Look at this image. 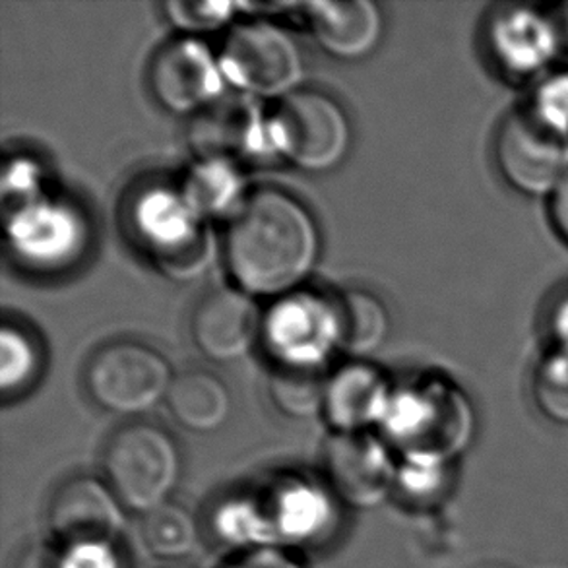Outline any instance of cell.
<instances>
[{"label": "cell", "mask_w": 568, "mask_h": 568, "mask_svg": "<svg viewBox=\"0 0 568 568\" xmlns=\"http://www.w3.org/2000/svg\"><path fill=\"white\" fill-rule=\"evenodd\" d=\"M225 264L251 297H287L315 270L321 233L292 194L262 189L246 199L225 235Z\"/></svg>", "instance_id": "cell-1"}, {"label": "cell", "mask_w": 568, "mask_h": 568, "mask_svg": "<svg viewBox=\"0 0 568 568\" xmlns=\"http://www.w3.org/2000/svg\"><path fill=\"white\" fill-rule=\"evenodd\" d=\"M384 425L406 462L453 466L474 440L476 414L458 386L433 378L394 394Z\"/></svg>", "instance_id": "cell-2"}, {"label": "cell", "mask_w": 568, "mask_h": 568, "mask_svg": "<svg viewBox=\"0 0 568 568\" xmlns=\"http://www.w3.org/2000/svg\"><path fill=\"white\" fill-rule=\"evenodd\" d=\"M272 150L305 173H326L346 160L352 124L338 101L315 90H300L280 101L266 123Z\"/></svg>", "instance_id": "cell-3"}, {"label": "cell", "mask_w": 568, "mask_h": 568, "mask_svg": "<svg viewBox=\"0 0 568 568\" xmlns=\"http://www.w3.org/2000/svg\"><path fill=\"white\" fill-rule=\"evenodd\" d=\"M105 484L124 508L146 515L170 503L179 476L181 456L175 440L150 423H131L111 437L103 456Z\"/></svg>", "instance_id": "cell-4"}, {"label": "cell", "mask_w": 568, "mask_h": 568, "mask_svg": "<svg viewBox=\"0 0 568 568\" xmlns=\"http://www.w3.org/2000/svg\"><path fill=\"white\" fill-rule=\"evenodd\" d=\"M217 59L227 84L253 98L285 100L300 92L305 77V59L295 38L264 18L237 23Z\"/></svg>", "instance_id": "cell-5"}, {"label": "cell", "mask_w": 568, "mask_h": 568, "mask_svg": "<svg viewBox=\"0 0 568 568\" xmlns=\"http://www.w3.org/2000/svg\"><path fill=\"white\" fill-rule=\"evenodd\" d=\"M175 375L154 347L113 342L95 352L85 369V388L109 414L142 415L168 399Z\"/></svg>", "instance_id": "cell-6"}, {"label": "cell", "mask_w": 568, "mask_h": 568, "mask_svg": "<svg viewBox=\"0 0 568 568\" xmlns=\"http://www.w3.org/2000/svg\"><path fill=\"white\" fill-rule=\"evenodd\" d=\"M495 160L513 189L526 196L551 199L568 178V136L526 105L500 123Z\"/></svg>", "instance_id": "cell-7"}, {"label": "cell", "mask_w": 568, "mask_h": 568, "mask_svg": "<svg viewBox=\"0 0 568 568\" xmlns=\"http://www.w3.org/2000/svg\"><path fill=\"white\" fill-rule=\"evenodd\" d=\"M227 80L220 59L202 41L181 38L155 53L150 88L155 101L175 115L204 113L223 100Z\"/></svg>", "instance_id": "cell-8"}, {"label": "cell", "mask_w": 568, "mask_h": 568, "mask_svg": "<svg viewBox=\"0 0 568 568\" xmlns=\"http://www.w3.org/2000/svg\"><path fill=\"white\" fill-rule=\"evenodd\" d=\"M485 45L510 80L546 78L562 51L554 14L534 7H500L485 23Z\"/></svg>", "instance_id": "cell-9"}, {"label": "cell", "mask_w": 568, "mask_h": 568, "mask_svg": "<svg viewBox=\"0 0 568 568\" xmlns=\"http://www.w3.org/2000/svg\"><path fill=\"white\" fill-rule=\"evenodd\" d=\"M47 524L62 549L116 546L123 534L124 507L105 481L72 477L49 500Z\"/></svg>", "instance_id": "cell-10"}, {"label": "cell", "mask_w": 568, "mask_h": 568, "mask_svg": "<svg viewBox=\"0 0 568 568\" xmlns=\"http://www.w3.org/2000/svg\"><path fill=\"white\" fill-rule=\"evenodd\" d=\"M324 471L332 491L359 510L383 505L398 485L388 448L369 433H336L324 448Z\"/></svg>", "instance_id": "cell-11"}, {"label": "cell", "mask_w": 568, "mask_h": 568, "mask_svg": "<svg viewBox=\"0 0 568 568\" xmlns=\"http://www.w3.org/2000/svg\"><path fill=\"white\" fill-rule=\"evenodd\" d=\"M261 307L241 290H215L200 300L191 318L194 346L210 362L233 363L253 352L264 336Z\"/></svg>", "instance_id": "cell-12"}, {"label": "cell", "mask_w": 568, "mask_h": 568, "mask_svg": "<svg viewBox=\"0 0 568 568\" xmlns=\"http://www.w3.org/2000/svg\"><path fill=\"white\" fill-rule=\"evenodd\" d=\"M277 365L323 367L324 357L338 346L336 305L318 297L287 295L264 321V336Z\"/></svg>", "instance_id": "cell-13"}, {"label": "cell", "mask_w": 568, "mask_h": 568, "mask_svg": "<svg viewBox=\"0 0 568 568\" xmlns=\"http://www.w3.org/2000/svg\"><path fill=\"white\" fill-rule=\"evenodd\" d=\"M301 10L318 47L339 61L365 59L383 39V10L373 0H315Z\"/></svg>", "instance_id": "cell-14"}, {"label": "cell", "mask_w": 568, "mask_h": 568, "mask_svg": "<svg viewBox=\"0 0 568 568\" xmlns=\"http://www.w3.org/2000/svg\"><path fill=\"white\" fill-rule=\"evenodd\" d=\"M394 392L381 371L367 363H349L332 375L324 415L336 433H367L384 423Z\"/></svg>", "instance_id": "cell-15"}, {"label": "cell", "mask_w": 568, "mask_h": 568, "mask_svg": "<svg viewBox=\"0 0 568 568\" xmlns=\"http://www.w3.org/2000/svg\"><path fill=\"white\" fill-rule=\"evenodd\" d=\"M192 146L206 162L231 163L270 148L266 124L258 123L253 105L243 98H223L196 116L191 131Z\"/></svg>", "instance_id": "cell-16"}, {"label": "cell", "mask_w": 568, "mask_h": 568, "mask_svg": "<svg viewBox=\"0 0 568 568\" xmlns=\"http://www.w3.org/2000/svg\"><path fill=\"white\" fill-rule=\"evenodd\" d=\"M168 406L183 429L207 435L230 419V390L222 378L207 371H185L173 381Z\"/></svg>", "instance_id": "cell-17"}, {"label": "cell", "mask_w": 568, "mask_h": 568, "mask_svg": "<svg viewBox=\"0 0 568 568\" xmlns=\"http://www.w3.org/2000/svg\"><path fill=\"white\" fill-rule=\"evenodd\" d=\"M338 347L354 359H365L383 347L390 332V315L375 293L347 290L336 303Z\"/></svg>", "instance_id": "cell-18"}, {"label": "cell", "mask_w": 568, "mask_h": 568, "mask_svg": "<svg viewBox=\"0 0 568 568\" xmlns=\"http://www.w3.org/2000/svg\"><path fill=\"white\" fill-rule=\"evenodd\" d=\"M331 375L323 367L277 365L268 383L270 399L277 412L292 419L324 414Z\"/></svg>", "instance_id": "cell-19"}, {"label": "cell", "mask_w": 568, "mask_h": 568, "mask_svg": "<svg viewBox=\"0 0 568 568\" xmlns=\"http://www.w3.org/2000/svg\"><path fill=\"white\" fill-rule=\"evenodd\" d=\"M140 539L158 561H183L199 544V524L175 503H163L142 515Z\"/></svg>", "instance_id": "cell-20"}, {"label": "cell", "mask_w": 568, "mask_h": 568, "mask_svg": "<svg viewBox=\"0 0 568 568\" xmlns=\"http://www.w3.org/2000/svg\"><path fill=\"white\" fill-rule=\"evenodd\" d=\"M531 396L546 419L568 427V352L554 349L539 362L531 377Z\"/></svg>", "instance_id": "cell-21"}, {"label": "cell", "mask_w": 568, "mask_h": 568, "mask_svg": "<svg viewBox=\"0 0 568 568\" xmlns=\"http://www.w3.org/2000/svg\"><path fill=\"white\" fill-rule=\"evenodd\" d=\"M163 14L175 30L185 33V38H196L204 33L222 30L233 20L241 4L233 2H189V0H168L163 2Z\"/></svg>", "instance_id": "cell-22"}, {"label": "cell", "mask_w": 568, "mask_h": 568, "mask_svg": "<svg viewBox=\"0 0 568 568\" xmlns=\"http://www.w3.org/2000/svg\"><path fill=\"white\" fill-rule=\"evenodd\" d=\"M38 347L20 328L7 324L2 328V388L20 390L39 369Z\"/></svg>", "instance_id": "cell-23"}, {"label": "cell", "mask_w": 568, "mask_h": 568, "mask_svg": "<svg viewBox=\"0 0 568 568\" xmlns=\"http://www.w3.org/2000/svg\"><path fill=\"white\" fill-rule=\"evenodd\" d=\"M528 108L544 123L568 136V70L541 78Z\"/></svg>", "instance_id": "cell-24"}, {"label": "cell", "mask_w": 568, "mask_h": 568, "mask_svg": "<svg viewBox=\"0 0 568 568\" xmlns=\"http://www.w3.org/2000/svg\"><path fill=\"white\" fill-rule=\"evenodd\" d=\"M64 568H123L115 546H84L62 549Z\"/></svg>", "instance_id": "cell-25"}, {"label": "cell", "mask_w": 568, "mask_h": 568, "mask_svg": "<svg viewBox=\"0 0 568 568\" xmlns=\"http://www.w3.org/2000/svg\"><path fill=\"white\" fill-rule=\"evenodd\" d=\"M223 568H305L295 557L277 547H254Z\"/></svg>", "instance_id": "cell-26"}, {"label": "cell", "mask_w": 568, "mask_h": 568, "mask_svg": "<svg viewBox=\"0 0 568 568\" xmlns=\"http://www.w3.org/2000/svg\"><path fill=\"white\" fill-rule=\"evenodd\" d=\"M16 568H64L62 547L33 544L23 551Z\"/></svg>", "instance_id": "cell-27"}, {"label": "cell", "mask_w": 568, "mask_h": 568, "mask_svg": "<svg viewBox=\"0 0 568 568\" xmlns=\"http://www.w3.org/2000/svg\"><path fill=\"white\" fill-rule=\"evenodd\" d=\"M547 324L555 342V349L568 352V292L562 293L561 297L555 301L554 307L547 315Z\"/></svg>", "instance_id": "cell-28"}, {"label": "cell", "mask_w": 568, "mask_h": 568, "mask_svg": "<svg viewBox=\"0 0 568 568\" xmlns=\"http://www.w3.org/2000/svg\"><path fill=\"white\" fill-rule=\"evenodd\" d=\"M549 215L559 237L568 245V178L549 199Z\"/></svg>", "instance_id": "cell-29"}, {"label": "cell", "mask_w": 568, "mask_h": 568, "mask_svg": "<svg viewBox=\"0 0 568 568\" xmlns=\"http://www.w3.org/2000/svg\"><path fill=\"white\" fill-rule=\"evenodd\" d=\"M554 20L557 23L559 36H561L562 51H568V4L557 8V12H554Z\"/></svg>", "instance_id": "cell-30"}, {"label": "cell", "mask_w": 568, "mask_h": 568, "mask_svg": "<svg viewBox=\"0 0 568 568\" xmlns=\"http://www.w3.org/2000/svg\"><path fill=\"white\" fill-rule=\"evenodd\" d=\"M148 568H196L194 565H189L186 561H158L150 565Z\"/></svg>", "instance_id": "cell-31"}]
</instances>
